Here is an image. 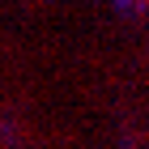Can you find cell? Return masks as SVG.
Here are the masks:
<instances>
[{
	"label": "cell",
	"instance_id": "1",
	"mask_svg": "<svg viewBox=\"0 0 149 149\" xmlns=\"http://www.w3.org/2000/svg\"><path fill=\"white\" fill-rule=\"evenodd\" d=\"M119 9H149V0H119Z\"/></svg>",
	"mask_w": 149,
	"mask_h": 149
}]
</instances>
